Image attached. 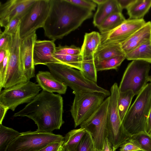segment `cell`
<instances>
[{
    "instance_id": "1f68e13d",
    "label": "cell",
    "mask_w": 151,
    "mask_h": 151,
    "mask_svg": "<svg viewBox=\"0 0 151 151\" xmlns=\"http://www.w3.org/2000/svg\"><path fill=\"white\" fill-rule=\"evenodd\" d=\"M95 150L92 136L89 132H87L75 151H95Z\"/></svg>"
},
{
    "instance_id": "d6986e66",
    "label": "cell",
    "mask_w": 151,
    "mask_h": 151,
    "mask_svg": "<svg viewBox=\"0 0 151 151\" xmlns=\"http://www.w3.org/2000/svg\"><path fill=\"white\" fill-rule=\"evenodd\" d=\"M122 11L117 0H106L102 4L98 5L94 16L93 24L98 27L109 16L115 13H122Z\"/></svg>"
},
{
    "instance_id": "cb8c5ba5",
    "label": "cell",
    "mask_w": 151,
    "mask_h": 151,
    "mask_svg": "<svg viewBox=\"0 0 151 151\" xmlns=\"http://www.w3.org/2000/svg\"><path fill=\"white\" fill-rule=\"evenodd\" d=\"M128 60H140L151 64V40L125 54Z\"/></svg>"
},
{
    "instance_id": "5bb4252c",
    "label": "cell",
    "mask_w": 151,
    "mask_h": 151,
    "mask_svg": "<svg viewBox=\"0 0 151 151\" xmlns=\"http://www.w3.org/2000/svg\"><path fill=\"white\" fill-rule=\"evenodd\" d=\"M36 0H9L0 4V25L5 27L12 19H21Z\"/></svg>"
},
{
    "instance_id": "836d02e7",
    "label": "cell",
    "mask_w": 151,
    "mask_h": 151,
    "mask_svg": "<svg viewBox=\"0 0 151 151\" xmlns=\"http://www.w3.org/2000/svg\"><path fill=\"white\" fill-rule=\"evenodd\" d=\"M21 22V19L18 17L12 19L4 27L3 32L12 35L14 34L19 27Z\"/></svg>"
},
{
    "instance_id": "8d00e7d4",
    "label": "cell",
    "mask_w": 151,
    "mask_h": 151,
    "mask_svg": "<svg viewBox=\"0 0 151 151\" xmlns=\"http://www.w3.org/2000/svg\"><path fill=\"white\" fill-rule=\"evenodd\" d=\"M76 5L89 9L92 11L95 9L96 4L92 0H67Z\"/></svg>"
},
{
    "instance_id": "f546056e",
    "label": "cell",
    "mask_w": 151,
    "mask_h": 151,
    "mask_svg": "<svg viewBox=\"0 0 151 151\" xmlns=\"http://www.w3.org/2000/svg\"><path fill=\"white\" fill-rule=\"evenodd\" d=\"M82 72L86 78L93 82L97 81V71L94 58L83 59L81 63Z\"/></svg>"
},
{
    "instance_id": "5b68a950",
    "label": "cell",
    "mask_w": 151,
    "mask_h": 151,
    "mask_svg": "<svg viewBox=\"0 0 151 151\" xmlns=\"http://www.w3.org/2000/svg\"><path fill=\"white\" fill-rule=\"evenodd\" d=\"M74 94L70 112L76 128L92 115L107 96L97 92L80 91Z\"/></svg>"
},
{
    "instance_id": "44dd1931",
    "label": "cell",
    "mask_w": 151,
    "mask_h": 151,
    "mask_svg": "<svg viewBox=\"0 0 151 151\" xmlns=\"http://www.w3.org/2000/svg\"><path fill=\"white\" fill-rule=\"evenodd\" d=\"M124 54L121 44H101L93 58L94 60L101 61Z\"/></svg>"
},
{
    "instance_id": "c3c4849f",
    "label": "cell",
    "mask_w": 151,
    "mask_h": 151,
    "mask_svg": "<svg viewBox=\"0 0 151 151\" xmlns=\"http://www.w3.org/2000/svg\"><path fill=\"white\" fill-rule=\"evenodd\" d=\"M149 134H150V135L151 136V131L150 132V133H149Z\"/></svg>"
},
{
    "instance_id": "9c48e42d",
    "label": "cell",
    "mask_w": 151,
    "mask_h": 151,
    "mask_svg": "<svg viewBox=\"0 0 151 151\" xmlns=\"http://www.w3.org/2000/svg\"><path fill=\"white\" fill-rule=\"evenodd\" d=\"M110 96L92 115L80 125L91 134L95 148L101 151L104 141L107 137V122Z\"/></svg>"
},
{
    "instance_id": "74e56055",
    "label": "cell",
    "mask_w": 151,
    "mask_h": 151,
    "mask_svg": "<svg viewBox=\"0 0 151 151\" xmlns=\"http://www.w3.org/2000/svg\"><path fill=\"white\" fill-rule=\"evenodd\" d=\"M119 148V151H142L140 148L130 139L122 144Z\"/></svg>"
},
{
    "instance_id": "7c38bea8",
    "label": "cell",
    "mask_w": 151,
    "mask_h": 151,
    "mask_svg": "<svg viewBox=\"0 0 151 151\" xmlns=\"http://www.w3.org/2000/svg\"><path fill=\"white\" fill-rule=\"evenodd\" d=\"M19 27L12 35L9 61L3 87L4 89L29 81L25 75L21 62L20 46L21 39L19 36Z\"/></svg>"
},
{
    "instance_id": "ab89813d",
    "label": "cell",
    "mask_w": 151,
    "mask_h": 151,
    "mask_svg": "<svg viewBox=\"0 0 151 151\" xmlns=\"http://www.w3.org/2000/svg\"><path fill=\"white\" fill-rule=\"evenodd\" d=\"M116 150L109 139L106 138L104 141L101 151H116Z\"/></svg>"
},
{
    "instance_id": "4fadbf2b",
    "label": "cell",
    "mask_w": 151,
    "mask_h": 151,
    "mask_svg": "<svg viewBox=\"0 0 151 151\" xmlns=\"http://www.w3.org/2000/svg\"><path fill=\"white\" fill-rule=\"evenodd\" d=\"M146 22L144 19H126L117 27L111 31L101 34V44H120L127 40L134 33L143 26Z\"/></svg>"
},
{
    "instance_id": "3957f363",
    "label": "cell",
    "mask_w": 151,
    "mask_h": 151,
    "mask_svg": "<svg viewBox=\"0 0 151 151\" xmlns=\"http://www.w3.org/2000/svg\"><path fill=\"white\" fill-rule=\"evenodd\" d=\"M151 107V84L147 83L138 94L122 122L127 132L132 136L146 132Z\"/></svg>"
},
{
    "instance_id": "30bf717a",
    "label": "cell",
    "mask_w": 151,
    "mask_h": 151,
    "mask_svg": "<svg viewBox=\"0 0 151 151\" xmlns=\"http://www.w3.org/2000/svg\"><path fill=\"white\" fill-rule=\"evenodd\" d=\"M110 92L107 122V138L116 150L131 136L125 131L120 117L118 107L119 91L113 89Z\"/></svg>"
},
{
    "instance_id": "ba28073f",
    "label": "cell",
    "mask_w": 151,
    "mask_h": 151,
    "mask_svg": "<svg viewBox=\"0 0 151 151\" xmlns=\"http://www.w3.org/2000/svg\"><path fill=\"white\" fill-rule=\"evenodd\" d=\"M64 138L52 133L23 132L11 142L6 151H39L51 143L63 141Z\"/></svg>"
},
{
    "instance_id": "52a82bcc",
    "label": "cell",
    "mask_w": 151,
    "mask_h": 151,
    "mask_svg": "<svg viewBox=\"0 0 151 151\" xmlns=\"http://www.w3.org/2000/svg\"><path fill=\"white\" fill-rule=\"evenodd\" d=\"M41 88L38 84L30 81L5 88L0 91V104L14 111L19 105L30 103Z\"/></svg>"
},
{
    "instance_id": "60d3db41",
    "label": "cell",
    "mask_w": 151,
    "mask_h": 151,
    "mask_svg": "<svg viewBox=\"0 0 151 151\" xmlns=\"http://www.w3.org/2000/svg\"><path fill=\"white\" fill-rule=\"evenodd\" d=\"M134 0H117L118 4L122 10L124 9H126Z\"/></svg>"
},
{
    "instance_id": "7bdbcfd3",
    "label": "cell",
    "mask_w": 151,
    "mask_h": 151,
    "mask_svg": "<svg viewBox=\"0 0 151 151\" xmlns=\"http://www.w3.org/2000/svg\"><path fill=\"white\" fill-rule=\"evenodd\" d=\"M151 131V107L148 119L146 132L149 134Z\"/></svg>"
},
{
    "instance_id": "8992f818",
    "label": "cell",
    "mask_w": 151,
    "mask_h": 151,
    "mask_svg": "<svg viewBox=\"0 0 151 151\" xmlns=\"http://www.w3.org/2000/svg\"><path fill=\"white\" fill-rule=\"evenodd\" d=\"M150 63L140 60H134L126 69L119 88V91H132L135 95L138 94L148 81Z\"/></svg>"
},
{
    "instance_id": "e0dca14e",
    "label": "cell",
    "mask_w": 151,
    "mask_h": 151,
    "mask_svg": "<svg viewBox=\"0 0 151 151\" xmlns=\"http://www.w3.org/2000/svg\"><path fill=\"white\" fill-rule=\"evenodd\" d=\"M37 82L42 90L57 92L59 94L65 93L67 86L56 78L50 72L40 71L36 76Z\"/></svg>"
},
{
    "instance_id": "ffe728a7",
    "label": "cell",
    "mask_w": 151,
    "mask_h": 151,
    "mask_svg": "<svg viewBox=\"0 0 151 151\" xmlns=\"http://www.w3.org/2000/svg\"><path fill=\"white\" fill-rule=\"evenodd\" d=\"M101 42V35L99 32L93 31L86 33L81 48L83 60L93 58Z\"/></svg>"
},
{
    "instance_id": "7dc6e473",
    "label": "cell",
    "mask_w": 151,
    "mask_h": 151,
    "mask_svg": "<svg viewBox=\"0 0 151 151\" xmlns=\"http://www.w3.org/2000/svg\"><path fill=\"white\" fill-rule=\"evenodd\" d=\"M95 151H99V150H98L97 149H95Z\"/></svg>"
},
{
    "instance_id": "b9f144b4",
    "label": "cell",
    "mask_w": 151,
    "mask_h": 151,
    "mask_svg": "<svg viewBox=\"0 0 151 151\" xmlns=\"http://www.w3.org/2000/svg\"><path fill=\"white\" fill-rule=\"evenodd\" d=\"M8 109L7 108L0 104V124H2L3 120Z\"/></svg>"
},
{
    "instance_id": "9a60e30c",
    "label": "cell",
    "mask_w": 151,
    "mask_h": 151,
    "mask_svg": "<svg viewBox=\"0 0 151 151\" xmlns=\"http://www.w3.org/2000/svg\"><path fill=\"white\" fill-rule=\"evenodd\" d=\"M37 39L35 31L21 39L20 46L21 62L25 75L29 80L35 76L33 53L34 46Z\"/></svg>"
},
{
    "instance_id": "d590c367",
    "label": "cell",
    "mask_w": 151,
    "mask_h": 151,
    "mask_svg": "<svg viewBox=\"0 0 151 151\" xmlns=\"http://www.w3.org/2000/svg\"><path fill=\"white\" fill-rule=\"evenodd\" d=\"M9 55V50L6 51V55L3 61L2 67L0 68V91H1V90L3 88L4 85Z\"/></svg>"
},
{
    "instance_id": "681fc988",
    "label": "cell",
    "mask_w": 151,
    "mask_h": 151,
    "mask_svg": "<svg viewBox=\"0 0 151 151\" xmlns=\"http://www.w3.org/2000/svg\"></svg>"
},
{
    "instance_id": "f6af8a7d",
    "label": "cell",
    "mask_w": 151,
    "mask_h": 151,
    "mask_svg": "<svg viewBox=\"0 0 151 151\" xmlns=\"http://www.w3.org/2000/svg\"><path fill=\"white\" fill-rule=\"evenodd\" d=\"M96 4L99 5L105 2L106 0H92Z\"/></svg>"
},
{
    "instance_id": "7402d4cb",
    "label": "cell",
    "mask_w": 151,
    "mask_h": 151,
    "mask_svg": "<svg viewBox=\"0 0 151 151\" xmlns=\"http://www.w3.org/2000/svg\"><path fill=\"white\" fill-rule=\"evenodd\" d=\"M151 7V0H134L127 9L129 19H143Z\"/></svg>"
},
{
    "instance_id": "d4e9b609",
    "label": "cell",
    "mask_w": 151,
    "mask_h": 151,
    "mask_svg": "<svg viewBox=\"0 0 151 151\" xmlns=\"http://www.w3.org/2000/svg\"><path fill=\"white\" fill-rule=\"evenodd\" d=\"M126 20L122 13H115L106 19L97 28L101 34H105L117 27Z\"/></svg>"
},
{
    "instance_id": "7a4b0ae2",
    "label": "cell",
    "mask_w": 151,
    "mask_h": 151,
    "mask_svg": "<svg viewBox=\"0 0 151 151\" xmlns=\"http://www.w3.org/2000/svg\"><path fill=\"white\" fill-rule=\"evenodd\" d=\"M49 14L43 28L45 36L54 40L62 39L92 15V11L67 0H50Z\"/></svg>"
},
{
    "instance_id": "4316f807",
    "label": "cell",
    "mask_w": 151,
    "mask_h": 151,
    "mask_svg": "<svg viewBox=\"0 0 151 151\" xmlns=\"http://www.w3.org/2000/svg\"><path fill=\"white\" fill-rule=\"evenodd\" d=\"M132 91L121 92L119 91L118 107L120 119L122 122L131 104L132 99L135 96Z\"/></svg>"
},
{
    "instance_id": "8fae6325",
    "label": "cell",
    "mask_w": 151,
    "mask_h": 151,
    "mask_svg": "<svg viewBox=\"0 0 151 151\" xmlns=\"http://www.w3.org/2000/svg\"><path fill=\"white\" fill-rule=\"evenodd\" d=\"M50 0H36L21 19L19 36L21 39L40 28H43L48 15Z\"/></svg>"
},
{
    "instance_id": "484cf974",
    "label": "cell",
    "mask_w": 151,
    "mask_h": 151,
    "mask_svg": "<svg viewBox=\"0 0 151 151\" xmlns=\"http://www.w3.org/2000/svg\"><path fill=\"white\" fill-rule=\"evenodd\" d=\"M21 133L0 124V151H6L11 142Z\"/></svg>"
},
{
    "instance_id": "6da1fadb",
    "label": "cell",
    "mask_w": 151,
    "mask_h": 151,
    "mask_svg": "<svg viewBox=\"0 0 151 151\" xmlns=\"http://www.w3.org/2000/svg\"><path fill=\"white\" fill-rule=\"evenodd\" d=\"M63 99L59 94L42 90L14 117H27L37 124V131L52 133L60 129L64 122L63 119Z\"/></svg>"
},
{
    "instance_id": "4dcf8cb0",
    "label": "cell",
    "mask_w": 151,
    "mask_h": 151,
    "mask_svg": "<svg viewBox=\"0 0 151 151\" xmlns=\"http://www.w3.org/2000/svg\"><path fill=\"white\" fill-rule=\"evenodd\" d=\"M130 139L142 151H151V136L146 132H141L132 136Z\"/></svg>"
},
{
    "instance_id": "d6a6232c",
    "label": "cell",
    "mask_w": 151,
    "mask_h": 151,
    "mask_svg": "<svg viewBox=\"0 0 151 151\" xmlns=\"http://www.w3.org/2000/svg\"><path fill=\"white\" fill-rule=\"evenodd\" d=\"M55 53L72 55H78L81 54V49L74 45H59L56 47Z\"/></svg>"
},
{
    "instance_id": "e575fe53",
    "label": "cell",
    "mask_w": 151,
    "mask_h": 151,
    "mask_svg": "<svg viewBox=\"0 0 151 151\" xmlns=\"http://www.w3.org/2000/svg\"><path fill=\"white\" fill-rule=\"evenodd\" d=\"M12 40V35L4 33L1 31L0 33V50L6 51L9 50Z\"/></svg>"
},
{
    "instance_id": "277c9868",
    "label": "cell",
    "mask_w": 151,
    "mask_h": 151,
    "mask_svg": "<svg viewBox=\"0 0 151 151\" xmlns=\"http://www.w3.org/2000/svg\"><path fill=\"white\" fill-rule=\"evenodd\" d=\"M46 65L54 76L73 90V93L80 91L97 92L107 96L110 95V91L86 78L78 70L60 63Z\"/></svg>"
},
{
    "instance_id": "83f0119b",
    "label": "cell",
    "mask_w": 151,
    "mask_h": 151,
    "mask_svg": "<svg viewBox=\"0 0 151 151\" xmlns=\"http://www.w3.org/2000/svg\"><path fill=\"white\" fill-rule=\"evenodd\" d=\"M125 59L124 54L102 60H94V61L97 71H100L117 69Z\"/></svg>"
},
{
    "instance_id": "603a6c76",
    "label": "cell",
    "mask_w": 151,
    "mask_h": 151,
    "mask_svg": "<svg viewBox=\"0 0 151 151\" xmlns=\"http://www.w3.org/2000/svg\"><path fill=\"white\" fill-rule=\"evenodd\" d=\"M86 132L82 127L70 131L64 137L62 146L66 151H75Z\"/></svg>"
},
{
    "instance_id": "ac0fdd59",
    "label": "cell",
    "mask_w": 151,
    "mask_h": 151,
    "mask_svg": "<svg viewBox=\"0 0 151 151\" xmlns=\"http://www.w3.org/2000/svg\"><path fill=\"white\" fill-rule=\"evenodd\" d=\"M151 22L149 21L122 43L121 47L126 54L151 40Z\"/></svg>"
},
{
    "instance_id": "2e32d148",
    "label": "cell",
    "mask_w": 151,
    "mask_h": 151,
    "mask_svg": "<svg viewBox=\"0 0 151 151\" xmlns=\"http://www.w3.org/2000/svg\"><path fill=\"white\" fill-rule=\"evenodd\" d=\"M54 40H37L33 48V58L34 65L61 62L54 56L56 47Z\"/></svg>"
},
{
    "instance_id": "f1b7e54d",
    "label": "cell",
    "mask_w": 151,
    "mask_h": 151,
    "mask_svg": "<svg viewBox=\"0 0 151 151\" xmlns=\"http://www.w3.org/2000/svg\"><path fill=\"white\" fill-rule=\"evenodd\" d=\"M54 56L61 64L81 71L83 58L81 55H72L55 53Z\"/></svg>"
},
{
    "instance_id": "f35d334b",
    "label": "cell",
    "mask_w": 151,
    "mask_h": 151,
    "mask_svg": "<svg viewBox=\"0 0 151 151\" xmlns=\"http://www.w3.org/2000/svg\"><path fill=\"white\" fill-rule=\"evenodd\" d=\"M63 142V141L51 143L39 151H58L60 147L62 145Z\"/></svg>"
},
{
    "instance_id": "bcb514c9",
    "label": "cell",
    "mask_w": 151,
    "mask_h": 151,
    "mask_svg": "<svg viewBox=\"0 0 151 151\" xmlns=\"http://www.w3.org/2000/svg\"><path fill=\"white\" fill-rule=\"evenodd\" d=\"M148 81H150V83L151 84V75L149 76V77Z\"/></svg>"
},
{
    "instance_id": "ee69618b",
    "label": "cell",
    "mask_w": 151,
    "mask_h": 151,
    "mask_svg": "<svg viewBox=\"0 0 151 151\" xmlns=\"http://www.w3.org/2000/svg\"><path fill=\"white\" fill-rule=\"evenodd\" d=\"M6 53V51L3 50H0V68L2 66L4 60Z\"/></svg>"
}]
</instances>
